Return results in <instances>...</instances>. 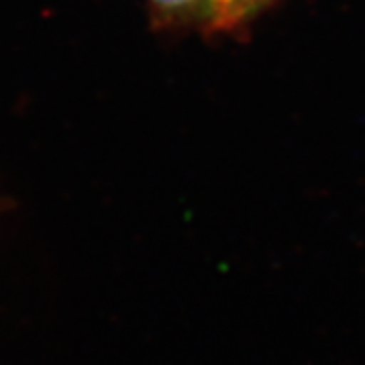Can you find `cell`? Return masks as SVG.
Listing matches in <instances>:
<instances>
[{"instance_id":"cell-2","label":"cell","mask_w":365,"mask_h":365,"mask_svg":"<svg viewBox=\"0 0 365 365\" xmlns=\"http://www.w3.org/2000/svg\"><path fill=\"white\" fill-rule=\"evenodd\" d=\"M211 2L215 16L213 35H234V33H244L252 21H256L278 0H211Z\"/></svg>"},{"instance_id":"cell-1","label":"cell","mask_w":365,"mask_h":365,"mask_svg":"<svg viewBox=\"0 0 365 365\" xmlns=\"http://www.w3.org/2000/svg\"><path fill=\"white\" fill-rule=\"evenodd\" d=\"M160 23L179 29H195L213 37L215 16L211 0H148Z\"/></svg>"}]
</instances>
